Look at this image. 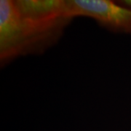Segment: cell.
<instances>
[{
    "instance_id": "cell-4",
    "label": "cell",
    "mask_w": 131,
    "mask_h": 131,
    "mask_svg": "<svg viewBox=\"0 0 131 131\" xmlns=\"http://www.w3.org/2000/svg\"><path fill=\"white\" fill-rule=\"evenodd\" d=\"M118 3L119 5H122L124 7H125L127 8L131 9V0H124V1H119L118 2Z\"/></svg>"
},
{
    "instance_id": "cell-3",
    "label": "cell",
    "mask_w": 131,
    "mask_h": 131,
    "mask_svg": "<svg viewBox=\"0 0 131 131\" xmlns=\"http://www.w3.org/2000/svg\"><path fill=\"white\" fill-rule=\"evenodd\" d=\"M16 9L25 18L42 24L69 22L71 16L67 0H17Z\"/></svg>"
},
{
    "instance_id": "cell-2",
    "label": "cell",
    "mask_w": 131,
    "mask_h": 131,
    "mask_svg": "<svg viewBox=\"0 0 131 131\" xmlns=\"http://www.w3.org/2000/svg\"><path fill=\"white\" fill-rule=\"evenodd\" d=\"M71 16H85L117 33L131 34V9L109 0H67Z\"/></svg>"
},
{
    "instance_id": "cell-1",
    "label": "cell",
    "mask_w": 131,
    "mask_h": 131,
    "mask_svg": "<svg viewBox=\"0 0 131 131\" xmlns=\"http://www.w3.org/2000/svg\"><path fill=\"white\" fill-rule=\"evenodd\" d=\"M69 24H41L25 18L12 0L0 1L1 66L15 58L42 54L55 45Z\"/></svg>"
}]
</instances>
